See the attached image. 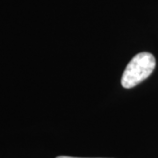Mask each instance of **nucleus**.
<instances>
[{
	"label": "nucleus",
	"instance_id": "2",
	"mask_svg": "<svg viewBox=\"0 0 158 158\" xmlns=\"http://www.w3.org/2000/svg\"><path fill=\"white\" fill-rule=\"evenodd\" d=\"M56 158H81V157H72V156H58V157Z\"/></svg>",
	"mask_w": 158,
	"mask_h": 158
},
{
	"label": "nucleus",
	"instance_id": "1",
	"mask_svg": "<svg viewBox=\"0 0 158 158\" xmlns=\"http://www.w3.org/2000/svg\"><path fill=\"white\" fill-rule=\"evenodd\" d=\"M155 67L156 59L152 54L148 52L137 54L125 69L121 78V85L127 89L135 87L148 78L155 69Z\"/></svg>",
	"mask_w": 158,
	"mask_h": 158
}]
</instances>
